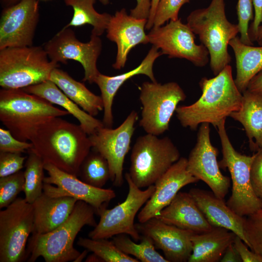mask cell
<instances>
[{"label": "cell", "mask_w": 262, "mask_h": 262, "mask_svg": "<svg viewBox=\"0 0 262 262\" xmlns=\"http://www.w3.org/2000/svg\"><path fill=\"white\" fill-rule=\"evenodd\" d=\"M29 150L43 161L69 174L78 177L81 166L90 152L89 135L79 125L60 117L41 125L31 137Z\"/></svg>", "instance_id": "obj_1"}, {"label": "cell", "mask_w": 262, "mask_h": 262, "mask_svg": "<svg viewBox=\"0 0 262 262\" xmlns=\"http://www.w3.org/2000/svg\"><path fill=\"white\" fill-rule=\"evenodd\" d=\"M199 84L200 97L191 105L178 106L176 110L182 127L196 130L199 125L207 123L216 127L240 108L243 94L235 84L229 65L213 78H202Z\"/></svg>", "instance_id": "obj_2"}, {"label": "cell", "mask_w": 262, "mask_h": 262, "mask_svg": "<svg viewBox=\"0 0 262 262\" xmlns=\"http://www.w3.org/2000/svg\"><path fill=\"white\" fill-rule=\"evenodd\" d=\"M95 209L90 204L78 200L67 219L52 231L34 232L29 239L27 259L34 262L42 257L46 262H74L81 252L74 247V241L85 226L95 227Z\"/></svg>", "instance_id": "obj_3"}, {"label": "cell", "mask_w": 262, "mask_h": 262, "mask_svg": "<svg viewBox=\"0 0 262 262\" xmlns=\"http://www.w3.org/2000/svg\"><path fill=\"white\" fill-rule=\"evenodd\" d=\"M70 115L46 99L22 89L0 90V120L17 139L27 142L43 124Z\"/></svg>", "instance_id": "obj_4"}, {"label": "cell", "mask_w": 262, "mask_h": 262, "mask_svg": "<svg viewBox=\"0 0 262 262\" xmlns=\"http://www.w3.org/2000/svg\"><path fill=\"white\" fill-rule=\"evenodd\" d=\"M186 24L208 50L211 70L216 75L230 62L228 47L239 33L238 24L227 18L224 0H212L207 7L193 11Z\"/></svg>", "instance_id": "obj_5"}, {"label": "cell", "mask_w": 262, "mask_h": 262, "mask_svg": "<svg viewBox=\"0 0 262 262\" xmlns=\"http://www.w3.org/2000/svg\"><path fill=\"white\" fill-rule=\"evenodd\" d=\"M59 64L40 46L9 47L0 50V85L22 89L49 80Z\"/></svg>", "instance_id": "obj_6"}, {"label": "cell", "mask_w": 262, "mask_h": 262, "mask_svg": "<svg viewBox=\"0 0 262 262\" xmlns=\"http://www.w3.org/2000/svg\"><path fill=\"white\" fill-rule=\"evenodd\" d=\"M180 158L169 137L147 133L139 136L133 146L129 174L138 187L147 188L154 185Z\"/></svg>", "instance_id": "obj_7"}, {"label": "cell", "mask_w": 262, "mask_h": 262, "mask_svg": "<svg viewBox=\"0 0 262 262\" xmlns=\"http://www.w3.org/2000/svg\"><path fill=\"white\" fill-rule=\"evenodd\" d=\"M226 119L217 128L222 146V159L219 167L228 168L232 180L231 194L227 205L237 214L245 217L262 208V200L255 195L250 182V168L254 155L248 156L237 151L231 144L225 128Z\"/></svg>", "instance_id": "obj_8"}, {"label": "cell", "mask_w": 262, "mask_h": 262, "mask_svg": "<svg viewBox=\"0 0 262 262\" xmlns=\"http://www.w3.org/2000/svg\"><path fill=\"white\" fill-rule=\"evenodd\" d=\"M186 98L183 90L176 82H144L139 96L142 105L139 126L147 133L156 136L163 134L168 130L178 104Z\"/></svg>", "instance_id": "obj_9"}, {"label": "cell", "mask_w": 262, "mask_h": 262, "mask_svg": "<svg viewBox=\"0 0 262 262\" xmlns=\"http://www.w3.org/2000/svg\"><path fill=\"white\" fill-rule=\"evenodd\" d=\"M125 179L129 186L125 200L112 209L105 208L99 212V221L89 232L88 237L109 239L117 234H126L135 241L140 240L141 235L135 227L134 219L138 211L151 196L155 185H150L142 190L133 183L129 173H125Z\"/></svg>", "instance_id": "obj_10"}, {"label": "cell", "mask_w": 262, "mask_h": 262, "mask_svg": "<svg viewBox=\"0 0 262 262\" xmlns=\"http://www.w3.org/2000/svg\"><path fill=\"white\" fill-rule=\"evenodd\" d=\"M34 231L32 204L17 197L0 211V262H21L27 259L26 245Z\"/></svg>", "instance_id": "obj_11"}, {"label": "cell", "mask_w": 262, "mask_h": 262, "mask_svg": "<svg viewBox=\"0 0 262 262\" xmlns=\"http://www.w3.org/2000/svg\"><path fill=\"white\" fill-rule=\"evenodd\" d=\"M44 48L52 61L66 64L67 60H73L80 63L84 70L82 81L90 84L95 82L100 73L97 66L102 49L100 36L91 32L89 41L83 43L72 29L64 27L45 43Z\"/></svg>", "instance_id": "obj_12"}, {"label": "cell", "mask_w": 262, "mask_h": 262, "mask_svg": "<svg viewBox=\"0 0 262 262\" xmlns=\"http://www.w3.org/2000/svg\"><path fill=\"white\" fill-rule=\"evenodd\" d=\"M138 119L136 111H132L122 124L115 129L105 126L89 135L94 150L107 161L110 171V180L116 187L124 182L123 164L131 148V138Z\"/></svg>", "instance_id": "obj_13"}, {"label": "cell", "mask_w": 262, "mask_h": 262, "mask_svg": "<svg viewBox=\"0 0 262 262\" xmlns=\"http://www.w3.org/2000/svg\"><path fill=\"white\" fill-rule=\"evenodd\" d=\"M147 34L149 42L170 58L185 59L198 67L205 66L209 61L206 47L196 44L195 34L180 18L152 28Z\"/></svg>", "instance_id": "obj_14"}, {"label": "cell", "mask_w": 262, "mask_h": 262, "mask_svg": "<svg viewBox=\"0 0 262 262\" xmlns=\"http://www.w3.org/2000/svg\"><path fill=\"white\" fill-rule=\"evenodd\" d=\"M218 154V149L211 141L210 124H201L196 143L187 158V169L205 183L217 197L224 199L230 186V180L221 173L217 160Z\"/></svg>", "instance_id": "obj_15"}, {"label": "cell", "mask_w": 262, "mask_h": 262, "mask_svg": "<svg viewBox=\"0 0 262 262\" xmlns=\"http://www.w3.org/2000/svg\"><path fill=\"white\" fill-rule=\"evenodd\" d=\"M44 169L48 176L44 180L43 192L49 196H68L83 201L95 209L97 214L116 197L113 190L91 186L50 164H45Z\"/></svg>", "instance_id": "obj_16"}, {"label": "cell", "mask_w": 262, "mask_h": 262, "mask_svg": "<svg viewBox=\"0 0 262 262\" xmlns=\"http://www.w3.org/2000/svg\"><path fill=\"white\" fill-rule=\"evenodd\" d=\"M39 18V0H20L3 8L0 19V50L32 46Z\"/></svg>", "instance_id": "obj_17"}, {"label": "cell", "mask_w": 262, "mask_h": 262, "mask_svg": "<svg viewBox=\"0 0 262 262\" xmlns=\"http://www.w3.org/2000/svg\"><path fill=\"white\" fill-rule=\"evenodd\" d=\"M135 227L142 235L149 237L154 246L161 249L168 262H186L192 252V231L166 224L156 217Z\"/></svg>", "instance_id": "obj_18"}, {"label": "cell", "mask_w": 262, "mask_h": 262, "mask_svg": "<svg viewBox=\"0 0 262 262\" xmlns=\"http://www.w3.org/2000/svg\"><path fill=\"white\" fill-rule=\"evenodd\" d=\"M187 169V159L180 157L155 183V190L137 215L143 223L155 217L185 186L198 181Z\"/></svg>", "instance_id": "obj_19"}, {"label": "cell", "mask_w": 262, "mask_h": 262, "mask_svg": "<svg viewBox=\"0 0 262 262\" xmlns=\"http://www.w3.org/2000/svg\"><path fill=\"white\" fill-rule=\"evenodd\" d=\"M147 21L128 15L125 8L112 16L106 31L107 38L117 46L114 68L118 70L125 66L129 52L136 46L149 43L145 32Z\"/></svg>", "instance_id": "obj_20"}, {"label": "cell", "mask_w": 262, "mask_h": 262, "mask_svg": "<svg viewBox=\"0 0 262 262\" xmlns=\"http://www.w3.org/2000/svg\"><path fill=\"white\" fill-rule=\"evenodd\" d=\"M163 55L161 51L152 46L140 65L133 69L125 73L110 76L101 73L98 76L96 81L100 92L103 103L102 122L105 127L112 128L113 115L112 106L115 97L121 86L129 79L138 75H145L151 81L156 82L153 67L155 60Z\"/></svg>", "instance_id": "obj_21"}, {"label": "cell", "mask_w": 262, "mask_h": 262, "mask_svg": "<svg viewBox=\"0 0 262 262\" xmlns=\"http://www.w3.org/2000/svg\"><path fill=\"white\" fill-rule=\"evenodd\" d=\"M189 193L212 227H222L232 231L249 247L244 230L245 217L237 214L223 199L217 197L212 192L194 188Z\"/></svg>", "instance_id": "obj_22"}, {"label": "cell", "mask_w": 262, "mask_h": 262, "mask_svg": "<svg viewBox=\"0 0 262 262\" xmlns=\"http://www.w3.org/2000/svg\"><path fill=\"white\" fill-rule=\"evenodd\" d=\"M155 217L195 233L206 232L213 228L189 192H179L170 203Z\"/></svg>", "instance_id": "obj_23"}, {"label": "cell", "mask_w": 262, "mask_h": 262, "mask_svg": "<svg viewBox=\"0 0 262 262\" xmlns=\"http://www.w3.org/2000/svg\"><path fill=\"white\" fill-rule=\"evenodd\" d=\"M77 201L72 197H52L43 192L32 204L34 216L33 232L44 234L56 228L67 219Z\"/></svg>", "instance_id": "obj_24"}, {"label": "cell", "mask_w": 262, "mask_h": 262, "mask_svg": "<svg viewBox=\"0 0 262 262\" xmlns=\"http://www.w3.org/2000/svg\"><path fill=\"white\" fill-rule=\"evenodd\" d=\"M236 234L222 227H213L202 233L191 236L192 252L188 262H217L227 247L233 243Z\"/></svg>", "instance_id": "obj_25"}, {"label": "cell", "mask_w": 262, "mask_h": 262, "mask_svg": "<svg viewBox=\"0 0 262 262\" xmlns=\"http://www.w3.org/2000/svg\"><path fill=\"white\" fill-rule=\"evenodd\" d=\"M22 89L28 93L41 97L52 104L64 108L78 120L80 126L88 135L93 134L99 128L104 126L102 121L82 110L49 80Z\"/></svg>", "instance_id": "obj_26"}, {"label": "cell", "mask_w": 262, "mask_h": 262, "mask_svg": "<svg viewBox=\"0 0 262 262\" xmlns=\"http://www.w3.org/2000/svg\"><path fill=\"white\" fill-rule=\"evenodd\" d=\"M240 108L229 116L243 126L251 151L262 148V96L245 90Z\"/></svg>", "instance_id": "obj_27"}, {"label": "cell", "mask_w": 262, "mask_h": 262, "mask_svg": "<svg viewBox=\"0 0 262 262\" xmlns=\"http://www.w3.org/2000/svg\"><path fill=\"white\" fill-rule=\"evenodd\" d=\"M49 80L71 100L92 116L95 117L103 110L101 97L94 94L84 83L77 81L66 71L58 67L55 68L51 72Z\"/></svg>", "instance_id": "obj_28"}, {"label": "cell", "mask_w": 262, "mask_h": 262, "mask_svg": "<svg viewBox=\"0 0 262 262\" xmlns=\"http://www.w3.org/2000/svg\"><path fill=\"white\" fill-rule=\"evenodd\" d=\"M236 61L235 84L241 93L246 90L251 79L262 71V46L254 47L241 42L236 36L229 44Z\"/></svg>", "instance_id": "obj_29"}, {"label": "cell", "mask_w": 262, "mask_h": 262, "mask_svg": "<svg viewBox=\"0 0 262 262\" xmlns=\"http://www.w3.org/2000/svg\"><path fill=\"white\" fill-rule=\"evenodd\" d=\"M73 10L70 21L65 27H80L86 24L93 26L91 32L98 36L106 31L112 15L98 12L94 7L96 0H63Z\"/></svg>", "instance_id": "obj_30"}, {"label": "cell", "mask_w": 262, "mask_h": 262, "mask_svg": "<svg viewBox=\"0 0 262 262\" xmlns=\"http://www.w3.org/2000/svg\"><path fill=\"white\" fill-rule=\"evenodd\" d=\"M112 238L113 242L121 251L140 262H168L156 250L153 241L147 236H141L139 244L132 241L126 234H117Z\"/></svg>", "instance_id": "obj_31"}, {"label": "cell", "mask_w": 262, "mask_h": 262, "mask_svg": "<svg viewBox=\"0 0 262 262\" xmlns=\"http://www.w3.org/2000/svg\"><path fill=\"white\" fill-rule=\"evenodd\" d=\"M24 171L25 199L32 204L43 193L44 163L38 155L28 150Z\"/></svg>", "instance_id": "obj_32"}, {"label": "cell", "mask_w": 262, "mask_h": 262, "mask_svg": "<svg viewBox=\"0 0 262 262\" xmlns=\"http://www.w3.org/2000/svg\"><path fill=\"white\" fill-rule=\"evenodd\" d=\"M79 176L81 180L91 186L103 188L110 180L108 163L97 151H90L81 166Z\"/></svg>", "instance_id": "obj_33"}, {"label": "cell", "mask_w": 262, "mask_h": 262, "mask_svg": "<svg viewBox=\"0 0 262 262\" xmlns=\"http://www.w3.org/2000/svg\"><path fill=\"white\" fill-rule=\"evenodd\" d=\"M78 246L97 254L104 262H139L134 258L121 251L113 241L108 239H92L80 237Z\"/></svg>", "instance_id": "obj_34"}, {"label": "cell", "mask_w": 262, "mask_h": 262, "mask_svg": "<svg viewBox=\"0 0 262 262\" xmlns=\"http://www.w3.org/2000/svg\"><path fill=\"white\" fill-rule=\"evenodd\" d=\"M25 177L21 170L9 176L0 178V208H5L24 191Z\"/></svg>", "instance_id": "obj_35"}, {"label": "cell", "mask_w": 262, "mask_h": 262, "mask_svg": "<svg viewBox=\"0 0 262 262\" xmlns=\"http://www.w3.org/2000/svg\"><path fill=\"white\" fill-rule=\"evenodd\" d=\"M244 230L249 248L262 257V208L245 217Z\"/></svg>", "instance_id": "obj_36"}, {"label": "cell", "mask_w": 262, "mask_h": 262, "mask_svg": "<svg viewBox=\"0 0 262 262\" xmlns=\"http://www.w3.org/2000/svg\"><path fill=\"white\" fill-rule=\"evenodd\" d=\"M190 0H160L156 8L152 28L163 26L168 20L179 19V12L181 7Z\"/></svg>", "instance_id": "obj_37"}, {"label": "cell", "mask_w": 262, "mask_h": 262, "mask_svg": "<svg viewBox=\"0 0 262 262\" xmlns=\"http://www.w3.org/2000/svg\"><path fill=\"white\" fill-rule=\"evenodd\" d=\"M236 9L240 39L245 44L253 45L248 32L249 23L254 18L252 0H238Z\"/></svg>", "instance_id": "obj_38"}, {"label": "cell", "mask_w": 262, "mask_h": 262, "mask_svg": "<svg viewBox=\"0 0 262 262\" xmlns=\"http://www.w3.org/2000/svg\"><path fill=\"white\" fill-rule=\"evenodd\" d=\"M32 147L31 142L18 140L7 129L0 128V152L21 154L28 151Z\"/></svg>", "instance_id": "obj_39"}, {"label": "cell", "mask_w": 262, "mask_h": 262, "mask_svg": "<svg viewBox=\"0 0 262 262\" xmlns=\"http://www.w3.org/2000/svg\"><path fill=\"white\" fill-rule=\"evenodd\" d=\"M26 159L21 153L0 152V178L20 171Z\"/></svg>", "instance_id": "obj_40"}, {"label": "cell", "mask_w": 262, "mask_h": 262, "mask_svg": "<svg viewBox=\"0 0 262 262\" xmlns=\"http://www.w3.org/2000/svg\"><path fill=\"white\" fill-rule=\"evenodd\" d=\"M254 155L250 168V182L255 195L262 200V148Z\"/></svg>", "instance_id": "obj_41"}, {"label": "cell", "mask_w": 262, "mask_h": 262, "mask_svg": "<svg viewBox=\"0 0 262 262\" xmlns=\"http://www.w3.org/2000/svg\"><path fill=\"white\" fill-rule=\"evenodd\" d=\"M233 245L238 253L243 262H262V257L251 250L237 235H236Z\"/></svg>", "instance_id": "obj_42"}, {"label": "cell", "mask_w": 262, "mask_h": 262, "mask_svg": "<svg viewBox=\"0 0 262 262\" xmlns=\"http://www.w3.org/2000/svg\"><path fill=\"white\" fill-rule=\"evenodd\" d=\"M254 16L248 32L252 41H255L259 27L262 23V0H252Z\"/></svg>", "instance_id": "obj_43"}, {"label": "cell", "mask_w": 262, "mask_h": 262, "mask_svg": "<svg viewBox=\"0 0 262 262\" xmlns=\"http://www.w3.org/2000/svg\"><path fill=\"white\" fill-rule=\"evenodd\" d=\"M135 7L130 10V15L140 19L148 18L151 8V0H136Z\"/></svg>", "instance_id": "obj_44"}, {"label": "cell", "mask_w": 262, "mask_h": 262, "mask_svg": "<svg viewBox=\"0 0 262 262\" xmlns=\"http://www.w3.org/2000/svg\"><path fill=\"white\" fill-rule=\"evenodd\" d=\"M221 262H242V260L235 248L233 243L226 249L221 259Z\"/></svg>", "instance_id": "obj_45"}, {"label": "cell", "mask_w": 262, "mask_h": 262, "mask_svg": "<svg viewBox=\"0 0 262 262\" xmlns=\"http://www.w3.org/2000/svg\"><path fill=\"white\" fill-rule=\"evenodd\" d=\"M246 90L262 96V71L251 79Z\"/></svg>", "instance_id": "obj_46"}, {"label": "cell", "mask_w": 262, "mask_h": 262, "mask_svg": "<svg viewBox=\"0 0 262 262\" xmlns=\"http://www.w3.org/2000/svg\"><path fill=\"white\" fill-rule=\"evenodd\" d=\"M159 1L160 0H151V8L149 16L146 26V29L147 30H149L153 27L154 17Z\"/></svg>", "instance_id": "obj_47"}, {"label": "cell", "mask_w": 262, "mask_h": 262, "mask_svg": "<svg viewBox=\"0 0 262 262\" xmlns=\"http://www.w3.org/2000/svg\"><path fill=\"white\" fill-rule=\"evenodd\" d=\"M85 262H104L103 260L97 254L93 253L86 257Z\"/></svg>", "instance_id": "obj_48"}, {"label": "cell", "mask_w": 262, "mask_h": 262, "mask_svg": "<svg viewBox=\"0 0 262 262\" xmlns=\"http://www.w3.org/2000/svg\"><path fill=\"white\" fill-rule=\"evenodd\" d=\"M20 0H0L1 6L3 8L14 5Z\"/></svg>", "instance_id": "obj_49"}, {"label": "cell", "mask_w": 262, "mask_h": 262, "mask_svg": "<svg viewBox=\"0 0 262 262\" xmlns=\"http://www.w3.org/2000/svg\"><path fill=\"white\" fill-rule=\"evenodd\" d=\"M255 41L260 46H262V25L259 27Z\"/></svg>", "instance_id": "obj_50"}, {"label": "cell", "mask_w": 262, "mask_h": 262, "mask_svg": "<svg viewBox=\"0 0 262 262\" xmlns=\"http://www.w3.org/2000/svg\"><path fill=\"white\" fill-rule=\"evenodd\" d=\"M88 250L85 249L83 252H81L79 256L76 259L74 262H81L82 261L87 257L88 253Z\"/></svg>", "instance_id": "obj_51"}, {"label": "cell", "mask_w": 262, "mask_h": 262, "mask_svg": "<svg viewBox=\"0 0 262 262\" xmlns=\"http://www.w3.org/2000/svg\"><path fill=\"white\" fill-rule=\"evenodd\" d=\"M102 4L106 5L109 4L110 0H98Z\"/></svg>", "instance_id": "obj_52"}, {"label": "cell", "mask_w": 262, "mask_h": 262, "mask_svg": "<svg viewBox=\"0 0 262 262\" xmlns=\"http://www.w3.org/2000/svg\"></svg>", "instance_id": "obj_53"}]
</instances>
